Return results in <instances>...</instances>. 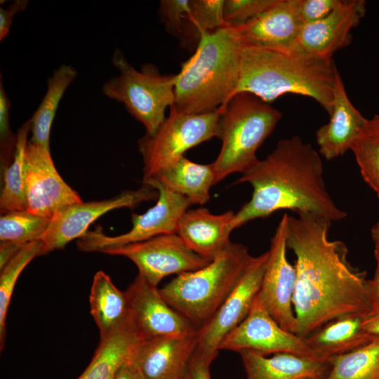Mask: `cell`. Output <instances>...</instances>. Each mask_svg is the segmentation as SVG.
Returning a JSON list of instances; mask_svg holds the SVG:
<instances>
[{"label":"cell","mask_w":379,"mask_h":379,"mask_svg":"<svg viewBox=\"0 0 379 379\" xmlns=\"http://www.w3.org/2000/svg\"><path fill=\"white\" fill-rule=\"evenodd\" d=\"M289 216L287 247L296 258L293 299L298 335L350 314H366L375 296L366 273L348 260V248L328 239L331 222L311 213Z\"/></svg>","instance_id":"cell-1"},{"label":"cell","mask_w":379,"mask_h":379,"mask_svg":"<svg viewBox=\"0 0 379 379\" xmlns=\"http://www.w3.org/2000/svg\"><path fill=\"white\" fill-rule=\"evenodd\" d=\"M319 152L298 135L281 139L273 151L241 174L238 183L253 187L251 199L234 213L232 230L279 210L311 213L331 222L347 213L331 198Z\"/></svg>","instance_id":"cell-2"},{"label":"cell","mask_w":379,"mask_h":379,"mask_svg":"<svg viewBox=\"0 0 379 379\" xmlns=\"http://www.w3.org/2000/svg\"><path fill=\"white\" fill-rule=\"evenodd\" d=\"M338 72L332 59L244 44L239 79L232 96L245 92L270 103L284 94H299L315 100L330 114Z\"/></svg>","instance_id":"cell-3"},{"label":"cell","mask_w":379,"mask_h":379,"mask_svg":"<svg viewBox=\"0 0 379 379\" xmlns=\"http://www.w3.org/2000/svg\"><path fill=\"white\" fill-rule=\"evenodd\" d=\"M244 43L237 27L201 34L194 53L176 74L174 109L203 114L223 108L237 86Z\"/></svg>","instance_id":"cell-4"},{"label":"cell","mask_w":379,"mask_h":379,"mask_svg":"<svg viewBox=\"0 0 379 379\" xmlns=\"http://www.w3.org/2000/svg\"><path fill=\"white\" fill-rule=\"evenodd\" d=\"M251 256L246 246L232 242L204 267L178 275L159 289L160 294L199 328L235 287Z\"/></svg>","instance_id":"cell-5"},{"label":"cell","mask_w":379,"mask_h":379,"mask_svg":"<svg viewBox=\"0 0 379 379\" xmlns=\"http://www.w3.org/2000/svg\"><path fill=\"white\" fill-rule=\"evenodd\" d=\"M219 109L218 138L222 145L218 157L211 164L216 183L232 173L242 174L258 160V148L282 116L268 102L245 92L233 95Z\"/></svg>","instance_id":"cell-6"},{"label":"cell","mask_w":379,"mask_h":379,"mask_svg":"<svg viewBox=\"0 0 379 379\" xmlns=\"http://www.w3.org/2000/svg\"><path fill=\"white\" fill-rule=\"evenodd\" d=\"M112 62L119 74L104 83L103 95L122 103L145 126V134H154L166 117V108L175 103L176 74H162L150 63L142 65L138 70L118 48L114 51Z\"/></svg>","instance_id":"cell-7"},{"label":"cell","mask_w":379,"mask_h":379,"mask_svg":"<svg viewBox=\"0 0 379 379\" xmlns=\"http://www.w3.org/2000/svg\"><path fill=\"white\" fill-rule=\"evenodd\" d=\"M221 112L203 114L178 112L173 107L154 134L138 140L143 161V181L184 156V153L219 135Z\"/></svg>","instance_id":"cell-8"},{"label":"cell","mask_w":379,"mask_h":379,"mask_svg":"<svg viewBox=\"0 0 379 379\" xmlns=\"http://www.w3.org/2000/svg\"><path fill=\"white\" fill-rule=\"evenodd\" d=\"M144 185L157 190V201L143 214H132L133 226L128 232L109 236L98 227L93 231H87L78 239V248L85 252L102 253L107 249L142 241L159 235L176 233L181 217L192 204L186 197L159 183Z\"/></svg>","instance_id":"cell-9"},{"label":"cell","mask_w":379,"mask_h":379,"mask_svg":"<svg viewBox=\"0 0 379 379\" xmlns=\"http://www.w3.org/2000/svg\"><path fill=\"white\" fill-rule=\"evenodd\" d=\"M268 256V251L251 256L235 287L210 319L198 328L197 352L214 360L223 338L247 317L259 293Z\"/></svg>","instance_id":"cell-10"},{"label":"cell","mask_w":379,"mask_h":379,"mask_svg":"<svg viewBox=\"0 0 379 379\" xmlns=\"http://www.w3.org/2000/svg\"><path fill=\"white\" fill-rule=\"evenodd\" d=\"M102 253L128 258L136 265L138 274L157 286L167 276L195 271L211 262L191 250L176 233L159 235Z\"/></svg>","instance_id":"cell-11"},{"label":"cell","mask_w":379,"mask_h":379,"mask_svg":"<svg viewBox=\"0 0 379 379\" xmlns=\"http://www.w3.org/2000/svg\"><path fill=\"white\" fill-rule=\"evenodd\" d=\"M288 218V215L284 213L271 238L258 296L282 328L298 335V324L293 306L296 271L286 255Z\"/></svg>","instance_id":"cell-12"},{"label":"cell","mask_w":379,"mask_h":379,"mask_svg":"<svg viewBox=\"0 0 379 379\" xmlns=\"http://www.w3.org/2000/svg\"><path fill=\"white\" fill-rule=\"evenodd\" d=\"M158 198V192L144 185L135 190H127L112 198L67 206L52 218L48 228L40 238L43 255L64 248L69 242L79 239L91 224L102 215L120 208H134L142 201Z\"/></svg>","instance_id":"cell-13"},{"label":"cell","mask_w":379,"mask_h":379,"mask_svg":"<svg viewBox=\"0 0 379 379\" xmlns=\"http://www.w3.org/2000/svg\"><path fill=\"white\" fill-rule=\"evenodd\" d=\"M219 350L239 353L248 350L267 356L290 353L314 358L305 338L282 328L258 295L247 317L223 338Z\"/></svg>","instance_id":"cell-14"},{"label":"cell","mask_w":379,"mask_h":379,"mask_svg":"<svg viewBox=\"0 0 379 379\" xmlns=\"http://www.w3.org/2000/svg\"><path fill=\"white\" fill-rule=\"evenodd\" d=\"M25 192L27 210L50 218L82 201L58 172L50 149L29 141L25 151Z\"/></svg>","instance_id":"cell-15"},{"label":"cell","mask_w":379,"mask_h":379,"mask_svg":"<svg viewBox=\"0 0 379 379\" xmlns=\"http://www.w3.org/2000/svg\"><path fill=\"white\" fill-rule=\"evenodd\" d=\"M133 321L145 339L193 333L198 328L164 299L157 286L138 274L126 291Z\"/></svg>","instance_id":"cell-16"},{"label":"cell","mask_w":379,"mask_h":379,"mask_svg":"<svg viewBox=\"0 0 379 379\" xmlns=\"http://www.w3.org/2000/svg\"><path fill=\"white\" fill-rule=\"evenodd\" d=\"M303 25L300 0H277L270 9L237 29L246 45L290 53L297 51Z\"/></svg>","instance_id":"cell-17"},{"label":"cell","mask_w":379,"mask_h":379,"mask_svg":"<svg viewBox=\"0 0 379 379\" xmlns=\"http://www.w3.org/2000/svg\"><path fill=\"white\" fill-rule=\"evenodd\" d=\"M364 0H342L340 4L324 18L302 27L297 51L332 59L338 50L352 41V29L366 14Z\"/></svg>","instance_id":"cell-18"},{"label":"cell","mask_w":379,"mask_h":379,"mask_svg":"<svg viewBox=\"0 0 379 379\" xmlns=\"http://www.w3.org/2000/svg\"><path fill=\"white\" fill-rule=\"evenodd\" d=\"M197 343V331L145 339L132 361L143 379H182Z\"/></svg>","instance_id":"cell-19"},{"label":"cell","mask_w":379,"mask_h":379,"mask_svg":"<svg viewBox=\"0 0 379 379\" xmlns=\"http://www.w3.org/2000/svg\"><path fill=\"white\" fill-rule=\"evenodd\" d=\"M329 121L316 132L319 152L331 161L350 150L353 142L364 133L368 119L353 105L338 72Z\"/></svg>","instance_id":"cell-20"},{"label":"cell","mask_w":379,"mask_h":379,"mask_svg":"<svg viewBox=\"0 0 379 379\" xmlns=\"http://www.w3.org/2000/svg\"><path fill=\"white\" fill-rule=\"evenodd\" d=\"M234 215L232 211L215 215L206 208L188 209L178 224L176 234L191 250L211 261L232 243Z\"/></svg>","instance_id":"cell-21"},{"label":"cell","mask_w":379,"mask_h":379,"mask_svg":"<svg viewBox=\"0 0 379 379\" xmlns=\"http://www.w3.org/2000/svg\"><path fill=\"white\" fill-rule=\"evenodd\" d=\"M365 314H350L332 320L305 337L314 358L328 362L331 358L354 351L375 336L363 327Z\"/></svg>","instance_id":"cell-22"},{"label":"cell","mask_w":379,"mask_h":379,"mask_svg":"<svg viewBox=\"0 0 379 379\" xmlns=\"http://www.w3.org/2000/svg\"><path fill=\"white\" fill-rule=\"evenodd\" d=\"M239 354L246 379L325 378L330 368L327 361L290 353H279L267 357L245 350Z\"/></svg>","instance_id":"cell-23"},{"label":"cell","mask_w":379,"mask_h":379,"mask_svg":"<svg viewBox=\"0 0 379 379\" xmlns=\"http://www.w3.org/2000/svg\"><path fill=\"white\" fill-rule=\"evenodd\" d=\"M159 183L186 197L192 204H204L210 199V190L216 184L212 164L193 162L182 156L143 181Z\"/></svg>","instance_id":"cell-24"},{"label":"cell","mask_w":379,"mask_h":379,"mask_svg":"<svg viewBox=\"0 0 379 379\" xmlns=\"http://www.w3.org/2000/svg\"><path fill=\"white\" fill-rule=\"evenodd\" d=\"M89 302L100 340L110 336L131 318L127 292L117 288L109 276L102 271H98L93 277Z\"/></svg>","instance_id":"cell-25"},{"label":"cell","mask_w":379,"mask_h":379,"mask_svg":"<svg viewBox=\"0 0 379 379\" xmlns=\"http://www.w3.org/2000/svg\"><path fill=\"white\" fill-rule=\"evenodd\" d=\"M142 340L131 317L115 333L100 340L91 362L77 379H114L119 369L132 359Z\"/></svg>","instance_id":"cell-26"},{"label":"cell","mask_w":379,"mask_h":379,"mask_svg":"<svg viewBox=\"0 0 379 379\" xmlns=\"http://www.w3.org/2000/svg\"><path fill=\"white\" fill-rule=\"evenodd\" d=\"M77 74L73 66L62 64L48 77L46 93L30 119L32 136L29 142L50 149L51 129L58 107L65 92Z\"/></svg>","instance_id":"cell-27"},{"label":"cell","mask_w":379,"mask_h":379,"mask_svg":"<svg viewBox=\"0 0 379 379\" xmlns=\"http://www.w3.org/2000/svg\"><path fill=\"white\" fill-rule=\"evenodd\" d=\"M31 129L30 119L17 132V142L13 158L3 168V186L0 195L1 214L27 209L25 192V151Z\"/></svg>","instance_id":"cell-28"},{"label":"cell","mask_w":379,"mask_h":379,"mask_svg":"<svg viewBox=\"0 0 379 379\" xmlns=\"http://www.w3.org/2000/svg\"><path fill=\"white\" fill-rule=\"evenodd\" d=\"M324 379H379V335L362 347L329 359Z\"/></svg>","instance_id":"cell-29"},{"label":"cell","mask_w":379,"mask_h":379,"mask_svg":"<svg viewBox=\"0 0 379 379\" xmlns=\"http://www.w3.org/2000/svg\"><path fill=\"white\" fill-rule=\"evenodd\" d=\"M43 255L39 239L26 244L1 269L0 274V347L4 349L7 312L15 284L22 270L36 256Z\"/></svg>","instance_id":"cell-30"},{"label":"cell","mask_w":379,"mask_h":379,"mask_svg":"<svg viewBox=\"0 0 379 379\" xmlns=\"http://www.w3.org/2000/svg\"><path fill=\"white\" fill-rule=\"evenodd\" d=\"M51 220L27 209L2 214L0 218V241L25 245L39 240L48 228Z\"/></svg>","instance_id":"cell-31"},{"label":"cell","mask_w":379,"mask_h":379,"mask_svg":"<svg viewBox=\"0 0 379 379\" xmlns=\"http://www.w3.org/2000/svg\"><path fill=\"white\" fill-rule=\"evenodd\" d=\"M225 0H190V13L185 34L198 41L202 33L227 26L224 19Z\"/></svg>","instance_id":"cell-32"},{"label":"cell","mask_w":379,"mask_h":379,"mask_svg":"<svg viewBox=\"0 0 379 379\" xmlns=\"http://www.w3.org/2000/svg\"><path fill=\"white\" fill-rule=\"evenodd\" d=\"M350 150L362 178L379 197V137L363 133L353 142Z\"/></svg>","instance_id":"cell-33"},{"label":"cell","mask_w":379,"mask_h":379,"mask_svg":"<svg viewBox=\"0 0 379 379\" xmlns=\"http://www.w3.org/2000/svg\"><path fill=\"white\" fill-rule=\"evenodd\" d=\"M277 0H225L224 19L227 26L241 27L272 7Z\"/></svg>","instance_id":"cell-34"},{"label":"cell","mask_w":379,"mask_h":379,"mask_svg":"<svg viewBox=\"0 0 379 379\" xmlns=\"http://www.w3.org/2000/svg\"><path fill=\"white\" fill-rule=\"evenodd\" d=\"M11 101L8 98L0 77V157L2 169L13 160L17 142V133L10 126Z\"/></svg>","instance_id":"cell-35"},{"label":"cell","mask_w":379,"mask_h":379,"mask_svg":"<svg viewBox=\"0 0 379 379\" xmlns=\"http://www.w3.org/2000/svg\"><path fill=\"white\" fill-rule=\"evenodd\" d=\"M190 13V0H161L159 3V20L174 35L185 34Z\"/></svg>","instance_id":"cell-36"},{"label":"cell","mask_w":379,"mask_h":379,"mask_svg":"<svg viewBox=\"0 0 379 379\" xmlns=\"http://www.w3.org/2000/svg\"><path fill=\"white\" fill-rule=\"evenodd\" d=\"M342 0H300V16L304 25L317 22L333 12Z\"/></svg>","instance_id":"cell-37"},{"label":"cell","mask_w":379,"mask_h":379,"mask_svg":"<svg viewBox=\"0 0 379 379\" xmlns=\"http://www.w3.org/2000/svg\"><path fill=\"white\" fill-rule=\"evenodd\" d=\"M213 361L195 350L182 379H211L210 366Z\"/></svg>","instance_id":"cell-38"},{"label":"cell","mask_w":379,"mask_h":379,"mask_svg":"<svg viewBox=\"0 0 379 379\" xmlns=\"http://www.w3.org/2000/svg\"><path fill=\"white\" fill-rule=\"evenodd\" d=\"M27 0H15L6 8H0V41L8 34L14 16L24 11L28 5Z\"/></svg>","instance_id":"cell-39"},{"label":"cell","mask_w":379,"mask_h":379,"mask_svg":"<svg viewBox=\"0 0 379 379\" xmlns=\"http://www.w3.org/2000/svg\"><path fill=\"white\" fill-rule=\"evenodd\" d=\"M363 327L369 334L379 335V295L375 298L370 310L364 315Z\"/></svg>","instance_id":"cell-40"},{"label":"cell","mask_w":379,"mask_h":379,"mask_svg":"<svg viewBox=\"0 0 379 379\" xmlns=\"http://www.w3.org/2000/svg\"><path fill=\"white\" fill-rule=\"evenodd\" d=\"M371 235L374 246L376 268L373 279L370 280V284L375 298L379 295V220L371 227Z\"/></svg>","instance_id":"cell-41"},{"label":"cell","mask_w":379,"mask_h":379,"mask_svg":"<svg viewBox=\"0 0 379 379\" xmlns=\"http://www.w3.org/2000/svg\"><path fill=\"white\" fill-rule=\"evenodd\" d=\"M25 245L11 241H1L0 244V269H1Z\"/></svg>","instance_id":"cell-42"},{"label":"cell","mask_w":379,"mask_h":379,"mask_svg":"<svg viewBox=\"0 0 379 379\" xmlns=\"http://www.w3.org/2000/svg\"><path fill=\"white\" fill-rule=\"evenodd\" d=\"M114 379H143L132 359L125 364Z\"/></svg>","instance_id":"cell-43"},{"label":"cell","mask_w":379,"mask_h":379,"mask_svg":"<svg viewBox=\"0 0 379 379\" xmlns=\"http://www.w3.org/2000/svg\"><path fill=\"white\" fill-rule=\"evenodd\" d=\"M364 133H367L379 137V115L368 119Z\"/></svg>","instance_id":"cell-44"},{"label":"cell","mask_w":379,"mask_h":379,"mask_svg":"<svg viewBox=\"0 0 379 379\" xmlns=\"http://www.w3.org/2000/svg\"><path fill=\"white\" fill-rule=\"evenodd\" d=\"M304 379H324V378H322V377H310V378H304Z\"/></svg>","instance_id":"cell-45"}]
</instances>
